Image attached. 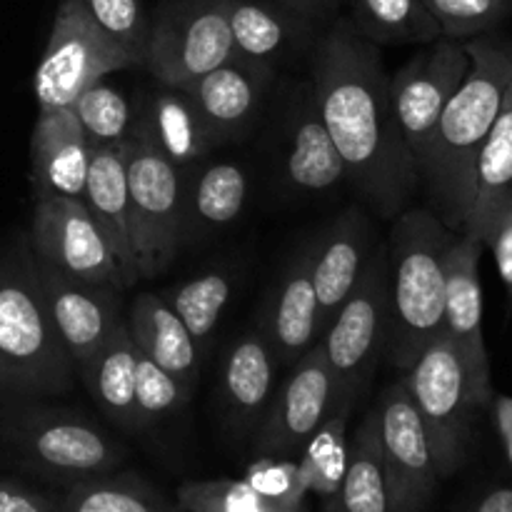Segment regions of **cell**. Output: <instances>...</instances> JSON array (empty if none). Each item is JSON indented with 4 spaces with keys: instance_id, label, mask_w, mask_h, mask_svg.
<instances>
[{
    "instance_id": "30",
    "label": "cell",
    "mask_w": 512,
    "mask_h": 512,
    "mask_svg": "<svg viewBox=\"0 0 512 512\" xmlns=\"http://www.w3.org/2000/svg\"><path fill=\"white\" fill-rule=\"evenodd\" d=\"M323 512H390L375 408L365 413L355 430L343 480L338 490L323 500Z\"/></svg>"
},
{
    "instance_id": "2",
    "label": "cell",
    "mask_w": 512,
    "mask_h": 512,
    "mask_svg": "<svg viewBox=\"0 0 512 512\" xmlns=\"http://www.w3.org/2000/svg\"><path fill=\"white\" fill-rule=\"evenodd\" d=\"M465 50L470 55L468 73L445 105L418 163L420 183L428 188L435 213L455 233L465 228L480 148L512 83V45L475 38L465 40Z\"/></svg>"
},
{
    "instance_id": "45",
    "label": "cell",
    "mask_w": 512,
    "mask_h": 512,
    "mask_svg": "<svg viewBox=\"0 0 512 512\" xmlns=\"http://www.w3.org/2000/svg\"><path fill=\"white\" fill-rule=\"evenodd\" d=\"M495 425H498L500 440L512 463V398L510 395H498L495 398Z\"/></svg>"
},
{
    "instance_id": "18",
    "label": "cell",
    "mask_w": 512,
    "mask_h": 512,
    "mask_svg": "<svg viewBox=\"0 0 512 512\" xmlns=\"http://www.w3.org/2000/svg\"><path fill=\"white\" fill-rule=\"evenodd\" d=\"M373 255V235L363 213L345 210L310 250V273L320 310V338L348 300Z\"/></svg>"
},
{
    "instance_id": "15",
    "label": "cell",
    "mask_w": 512,
    "mask_h": 512,
    "mask_svg": "<svg viewBox=\"0 0 512 512\" xmlns=\"http://www.w3.org/2000/svg\"><path fill=\"white\" fill-rule=\"evenodd\" d=\"M485 245L458 233L445 260L443 335L455 345L473 383L480 405L493 400L490 360L483 333V288H480V255Z\"/></svg>"
},
{
    "instance_id": "19",
    "label": "cell",
    "mask_w": 512,
    "mask_h": 512,
    "mask_svg": "<svg viewBox=\"0 0 512 512\" xmlns=\"http://www.w3.org/2000/svg\"><path fill=\"white\" fill-rule=\"evenodd\" d=\"M270 73L273 70L263 65L233 58L185 83L180 90L198 110L213 140H225L240 133L255 118Z\"/></svg>"
},
{
    "instance_id": "3",
    "label": "cell",
    "mask_w": 512,
    "mask_h": 512,
    "mask_svg": "<svg viewBox=\"0 0 512 512\" xmlns=\"http://www.w3.org/2000/svg\"><path fill=\"white\" fill-rule=\"evenodd\" d=\"M458 233L433 210H408L395 220L388 255L390 365L408 370L443 335L445 260Z\"/></svg>"
},
{
    "instance_id": "27",
    "label": "cell",
    "mask_w": 512,
    "mask_h": 512,
    "mask_svg": "<svg viewBox=\"0 0 512 512\" xmlns=\"http://www.w3.org/2000/svg\"><path fill=\"white\" fill-rule=\"evenodd\" d=\"M285 180L293 190L308 195L328 193L348 180L343 158L310 100L295 118L290 145L285 153Z\"/></svg>"
},
{
    "instance_id": "5",
    "label": "cell",
    "mask_w": 512,
    "mask_h": 512,
    "mask_svg": "<svg viewBox=\"0 0 512 512\" xmlns=\"http://www.w3.org/2000/svg\"><path fill=\"white\" fill-rule=\"evenodd\" d=\"M125 145L133 248L140 278L163 273L183 245L185 185L178 165L170 163L138 123Z\"/></svg>"
},
{
    "instance_id": "35",
    "label": "cell",
    "mask_w": 512,
    "mask_h": 512,
    "mask_svg": "<svg viewBox=\"0 0 512 512\" xmlns=\"http://www.w3.org/2000/svg\"><path fill=\"white\" fill-rule=\"evenodd\" d=\"M70 108L93 148L123 143L133 130V113H130L128 100L105 80L88 85Z\"/></svg>"
},
{
    "instance_id": "34",
    "label": "cell",
    "mask_w": 512,
    "mask_h": 512,
    "mask_svg": "<svg viewBox=\"0 0 512 512\" xmlns=\"http://www.w3.org/2000/svg\"><path fill=\"white\" fill-rule=\"evenodd\" d=\"M63 512H180L135 475H98L68 488Z\"/></svg>"
},
{
    "instance_id": "22",
    "label": "cell",
    "mask_w": 512,
    "mask_h": 512,
    "mask_svg": "<svg viewBox=\"0 0 512 512\" xmlns=\"http://www.w3.org/2000/svg\"><path fill=\"white\" fill-rule=\"evenodd\" d=\"M128 333L135 348L175 380L195 393L200 380V353L183 320L163 300V295L140 293L130 308Z\"/></svg>"
},
{
    "instance_id": "29",
    "label": "cell",
    "mask_w": 512,
    "mask_h": 512,
    "mask_svg": "<svg viewBox=\"0 0 512 512\" xmlns=\"http://www.w3.org/2000/svg\"><path fill=\"white\" fill-rule=\"evenodd\" d=\"M248 200V175L238 163L220 160L200 170L185 190V240L208 238L243 215Z\"/></svg>"
},
{
    "instance_id": "37",
    "label": "cell",
    "mask_w": 512,
    "mask_h": 512,
    "mask_svg": "<svg viewBox=\"0 0 512 512\" xmlns=\"http://www.w3.org/2000/svg\"><path fill=\"white\" fill-rule=\"evenodd\" d=\"M190 398H193V390L185 388L180 380L165 373L160 365H155L138 350V363H135V420H138V428L158 423L165 415L183 408Z\"/></svg>"
},
{
    "instance_id": "28",
    "label": "cell",
    "mask_w": 512,
    "mask_h": 512,
    "mask_svg": "<svg viewBox=\"0 0 512 512\" xmlns=\"http://www.w3.org/2000/svg\"><path fill=\"white\" fill-rule=\"evenodd\" d=\"M138 125L148 133L155 148L178 168L203 160L215 143L198 110L180 88L163 85V90L150 98Z\"/></svg>"
},
{
    "instance_id": "32",
    "label": "cell",
    "mask_w": 512,
    "mask_h": 512,
    "mask_svg": "<svg viewBox=\"0 0 512 512\" xmlns=\"http://www.w3.org/2000/svg\"><path fill=\"white\" fill-rule=\"evenodd\" d=\"M230 298H233V278L225 270H205L163 293L165 303L183 320L185 330L198 345L200 358L208 353L210 340L223 320Z\"/></svg>"
},
{
    "instance_id": "8",
    "label": "cell",
    "mask_w": 512,
    "mask_h": 512,
    "mask_svg": "<svg viewBox=\"0 0 512 512\" xmlns=\"http://www.w3.org/2000/svg\"><path fill=\"white\" fill-rule=\"evenodd\" d=\"M140 65L90 20L78 0H60L48 45L33 75L38 110L70 108L88 85Z\"/></svg>"
},
{
    "instance_id": "31",
    "label": "cell",
    "mask_w": 512,
    "mask_h": 512,
    "mask_svg": "<svg viewBox=\"0 0 512 512\" xmlns=\"http://www.w3.org/2000/svg\"><path fill=\"white\" fill-rule=\"evenodd\" d=\"M358 398L340 395V403L328 415L323 425L310 435L308 443L300 450L298 475L305 495H320L330 498L343 480L345 465H348V423L353 415Z\"/></svg>"
},
{
    "instance_id": "12",
    "label": "cell",
    "mask_w": 512,
    "mask_h": 512,
    "mask_svg": "<svg viewBox=\"0 0 512 512\" xmlns=\"http://www.w3.org/2000/svg\"><path fill=\"white\" fill-rule=\"evenodd\" d=\"M375 413L390 512H425L440 475L425 425L403 380L383 390Z\"/></svg>"
},
{
    "instance_id": "44",
    "label": "cell",
    "mask_w": 512,
    "mask_h": 512,
    "mask_svg": "<svg viewBox=\"0 0 512 512\" xmlns=\"http://www.w3.org/2000/svg\"><path fill=\"white\" fill-rule=\"evenodd\" d=\"M275 3L285 5V8H290L293 13L303 15V18L310 20V18H325V15L335 13L343 0H275Z\"/></svg>"
},
{
    "instance_id": "25",
    "label": "cell",
    "mask_w": 512,
    "mask_h": 512,
    "mask_svg": "<svg viewBox=\"0 0 512 512\" xmlns=\"http://www.w3.org/2000/svg\"><path fill=\"white\" fill-rule=\"evenodd\" d=\"M303 15L265 0H228V23L235 58L273 70L275 60L288 53L305 33Z\"/></svg>"
},
{
    "instance_id": "24",
    "label": "cell",
    "mask_w": 512,
    "mask_h": 512,
    "mask_svg": "<svg viewBox=\"0 0 512 512\" xmlns=\"http://www.w3.org/2000/svg\"><path fill=\"white\" fill-rule=\"evenodd\" d=\"M512 203V83L503 108L480 148L475 165V195L463 235L488 243L490 233Z\"/></svg>"
},
{
    "instance_id": "20",
    "label": "cell",
    "mask_w": 512,
    "mask_h": 512,
    "mask_svg": "<svg viewBox=\"0 0 512 512\" xmlns=\"http://www.w3.org/2000/svg\"><path fill=\"white\" fill-rule=\"evenodd\" d=\"M83 203L98 220L113 245L125 288L140 280L133 248V215H130L128 173H125V145H100L93 148L85 183Z\"/></svg>"
},
{
    "instance_id": "42",
    "label": "cell",
    "mask_w": 512,
    "mask_h": 512,
    "mask_svg": "<svg viewBox=\"0 0 512 512\" xmlns=\"http://www.w3.org/2000/svg\"><path fill=\"white\" fill-rule=\"evenodd\" d=\"M485 248L493 250L500 280H503L505 290H508V295L512 298V203L505 208L503 218H500L498 225L493 228Z\"/></svg>"
},
{
    "instance_id": "38",
    "label": "cell",
    "mask_w": 512,
    "mask_h": 512,
    "mask_svg": "<svg viewBox=\"0 0 512 512\" xmlns=\"http://www.w3.org/2000/svg\"><path fill=\"white\" fill-rule=\"evenodd\" d=\"M78 3L108 38L123 45L143 65L150 33V18L143 8V0H78Z\"/></svg>"
},
{
    "instance_id": "9",
    "label": "cell",
    "mask_w": 512,
    "mask_h": 512,
    "mask_svg": "<svg viewBox=\"0 0 512 512\" xmlns=\"http://www.w3.org/2000/svg\"><path fill=\"white\" fill-rule=\"evenodd\" d=\"M233 58L228 0H170L150 20L143 65L165 88H183Z\"/></svg>"
},
{
    "instance_id": "26",
    "label": "cell",
    "mask_w": 512,
    "mask_h": 512,
    "mask_svg": "<svg viewBox=\"0 0 512 512\" xmlns=\"http://www.w3.org/2000/svg\"><path fill=\"white\" fill-rule=\"evenodd\" d=\"M135 363H138V348L123 323L115 328L108 343L90 358L88 365L78 370L88 393L98 403V408L120 428L135 430Z\"/></svg>"
},
{
    "instance_id": "6",
    "label": "cell",
    "mask_w": 512,
    "mask_h": 512,
    "mask_svg": "<svg viewBox=\"0 0 512 512\" xmlns=\"http://www.w3.org/2000/svg\"><path fill=\"white\" fill-rule=\"evenodd\" d=\"M3 438L23 465L60 483H80L113 473L123 448L80 413L23 408L8 413Z\"/></svg>"
},
{
    "instance_id": "4",
    "label": "cell",
    "mask_w": 512,
    "mask_h": 512,
    "mask_svg": "<svg viewBox=\"0 0 512 512\" xmlns=\"http://www.w3.org/2000/svg\"><path fill=\"white\" fill-rule=\"evenodd\" d=\"M75 365L60 343L40 288L35 255L0 260V385L20 395H58Z\"/></svg>"
},
{
    "instance_id": "1",
    "label": "cell",
    "mask_w": 512,
    "mask_h": 512,
    "mask_svg": "<svg viewBox=\"0 0 512 512\" xmlns=\"http://www.w3.org/2000/svg\"><path fill=\"white\" fill-rule=\"evenodd\" d=\"M315 108L343 158L348 180L383 218L400 215L420 185L390 98L378 43L340 18L315 53Z\"/></svg>"
},
{
    "instance_id": "11",
    "label": "cell",
    "mask_w": 512,
    "mask_h": 512,
    "mask_svg": "<svg viewBox=\"0 0 512 512\" xmlns=\"http://www.w3.org/2000/svg\"><path fill=\"white\" fill-rule=\"evenodd\" d=\"M30 240H33L35 260L63 278L125 290L113 245L83 200H35Z\"/></svg>"
},
{
    "instance_id": "23",
    "label": "cell",
    "mask_w": 512,
    "mask_h": 512,
    "mask_svg": "<svg viewBox=\"0 0 512 512\" xmlns=\"http://www.w3.org/2000/svg\"><path fill=\"white\" fill-rule=\"evenodd\" d=\"M278 358L260 333H248L228 350L223 363V403L235 433L258 428L273 400Z\"/></svg>"
},
{
    "instance_id": "7",
    "label": "cell",
    "mask_w": 512,
    "mask_h": 512,
    "mask_svg": "<svg viewBox=\"0 0 512 512\" xmlns=\"http://www.w3.org/2000/svg\"><path fill=\"white\" fill-rule=\"evenodd\" d=\"M433 448L440 480L465 463L470 440V413L480 408L463 358L445 335L428 345L403 378Z\"/></svg>"
},
{
    "instance_id": "16",
    "label": "cell",
    "mask_w": 512,
    "mask_h": 512,
    "mask_svg": "<svg viewBox=\"0 0 512 512\" xmlns=\"http://www.w3.org/2000/svg\"><path fill=\"white\" fill-rule=\"evenodd\" d=\"M35 265H38L45 308L78 375V370L90 363V358L108 343L115 328L123 323L118 308L120 290L75 283L38 260Z\"/></svg>"
},
{
    "instance_id": "39",
    "label": "cell",
    "mask_w": 512,
    "mask_h": 512,
    "mask_svg": "<svg viewBox=\"0 0 512 512\" xmlns=\"http://www.w3.org/2000/svg\"><path fill=\"white\" fill-rule=\"evenodd\" d=\"M423 5L443 38L468 40L498 25L510 13L512 0H423Z\"/></svg>"
},
{
    "instance_id": "14",
    "label": "cell",
    "mask_w": 512,
    "mask_h": 512,
    "mask_svg": "<svg viewBox=\"0 0 512 512\" xmlns=\"http://www.w3.org/2000/svg\"><path fill=\"white\" fill-rule=\"evenodd\" d=\"M340 403V383L320 345L293 365L280 393L255 428V455L293 458Z\"/></svg>"
},
{
    "instance_id": "21",
    "label": "cell",
    "mask_w": 512,
    "mask_h": 512,
    "mask_svg": "<svg viewBox=\"0 0 512 512\" xmlns=\"http://www.w3.org/2000/svg\"><path fill=\"white\" fill-rule=\"evenodd\" d=\"M263 335L275 358L288 365L298 363L320 343V310L308 250L290 260L288 270L280 278L278 293L265 315Z\"/></svg>"
},
{
    "instance_id": "41",
    "label": "cell",
    "mask_w": 512,
    "mask_h": 512,
    "mask_svg": "<svg viewBox=\"0 0 512 512\" xmlns=\"http://www.w3.org/2000/svg\"><path fill=\"white\" fill-rule=\"evenodd\" d=\"M0 512H63V500H53L35 490L0 483Z\"/></svg>"
},
{
    "instance_id": "36",
    "label": "cell",
    "mask_w": 512,
    "mask_h": 512,
    "mask_svg": "<svg viewBox=\"0 0 512 512\" xmlns=\"http://www.w3.org/2000/svg\"><path fill=\"white\" fill-rule=\"evenodd\" d=\"M175 500L180 512H305L265 500L245 480H193L180 485Z\"/></svg>"
},
{
    "instance_id": "33",
    "label": "cell",
    "mask_w": 512,
    "mask_h": 512,
    "mask_svg": "<svg viewBox=\"0 0 512 512\" xmlns=\"http://www.w3.org/2000/svg\"><path fill=\"white\" fill-rule=\"evenodd\" d=\"M353 23L373 43H433L440 28L423 0H343Z\"/></svg>"
},
{
    "instance_id": "17",
    "label": "cell",
    "mask_w": 512,
    "mask_h": 512,
    "mask_svg": "<svg viewBox=\"0 0 512 512\" xmlns=\"http://www.w3.org/2000/svg\"><path fill=\"white\" fill-rule=\"evenodd\" d=\"M93 145L85 138L73 108L38 110L30 163L38 198L83 200Z\"/></svg>"
},
{
    "instance_id": "43",
    "label": "cell",
    "mask_w": 512,
    "mask_h": 512,
    "mask_svg": "<svg viewBox=\"0 0 512 512\" xmlns=\"http://www.w3.org/2000/svg\"><path fill=\"white\" fill-rule=\"evenodd\" d=\"M465 512H512V488L500 485V488L488 490Z\"/></svg>"
},
{
    "instance_id": "40",
    "label": "cell",
    "mask_w": 512,
    "mask_h": 512,
    "mask_svg": "<svg viewBox=\"0 0 512 512\" xmlns=\"http://www.w3.org/2000/svg\"><path fill=\"white\" fill-rule=\"evenodd\" d=\"M245 483L273 503L290 505V508H305V490L300 485L298 460L275 458V455H260L245 473Z\"/></svg>"
},
{
    "instance_id": "10",
    "label": "cell",
    "mask_w": 512,
    "mask_h": 512,
    "mask_svg": "<svg viewBox=\"0 0 512 512\" xmlns=\"http://www.w3.org/2000/svg\"><path fill=\"white\" fill-rule=\"evenodd\" d=\"M388 343V255L375 248L363 278L340 305L320 338V350L340 383V395L358 398Z\"/></svg>"
},
{
    "instance_id": "13",
    "label": "cell",
    "mask_w": 512,
    "mask_h": 512,
    "mask_svg": "<svg viewBox=\"0 0 512 512\" xmlns=\"http://www.w3.org/2000/svg\"><path fill=\"white\" fill-rule=\"evenodd\" d=\"M468 68L470 55L463 40L440 35L390 78L395 118L415 165L428 150L435 125Z\"/></svg>"
}]
</instances>
